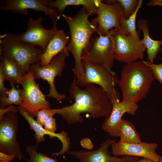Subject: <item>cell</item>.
Segmentation results:
<instances>
[{"mask_svg": "<svg viewBox=\"0 0 162 162\" xmlns=\"http://www.w3.org/2000/svg\"><path fill=\"white\" fill-rule=\"evenodd\" d=\"M11 88L6 96H0V108L3 109L11 105L20 106L22 103L20 96L21 89L16 88L14 83L10 82Z\"/></svg>", "mask_w": 162, "mask_h": 162, "instance_id": "cb8c5ba5", "label": "cell"}, {"mask_svg": "<svg viewBox=\"0 0 162 162\" xmlns=\"http://www.w3.org/2000/svg\"><path fill=\"white\" fill-rule=\"evenodd\" d=\"M42 20L41 16L36 19L30 18L27 22L26 31L22 34L15 35L17 40L34 45L41 49L44 53L58 29L56 22L53 23L51 28L46 29L42 24Z\"/></svg>", "mask_w": 162, "mask_h": 162, "instance_id": "8fae6325", "label": "cell"}, {"mask_svg": "<svg viewBox=\"0 0 162 162\" xmlns=\"http://www.w3.org/2000/svg\"><path fill=\"white\" fill-rule=\"evenodd\" d=\"M110 116L106 118L101 125L102 129L112 137H119L122 117L125 113L134 115L138 108L137 104L122 101L112 104Z\"/></svg>", "mask_w": 162, "mask_h": 162, "instance_id": "2e32d148", "label": "cell"}, {"mask_svg": "<svg viewBox=\"0 0 162 162\" xmlns=\"http://www.w3.org/2000/svg\"><path fill=\"white\" fill-rule=\"evenodd\" d=\"M82 88L79 87L74 77L69 92L75 102L70 105L54 109L56 114L61 116L69 124L83 123L82 113H89L91 118H108L111 113L112 104L102 88L92 83Z\"/></svg>", "mask_w": 162, "mask_h": 162, "instance_id": "6da1fadb", "label": "cell"}, {"mask_svg": "<svg viewBox=\"0 0 162 162\" xmlns=\"http://www.w3.org/2000/svg\"><path fill=\"white\" fill-rule=\"evenodd\" d=\"M44 129L49 132L56 133L57 130V125L55 119L53 116L48 118L45 121L44 125Z\"/></svg>", "mask_w": 162, "mask_h": 162, "instance_id": "f1b7e54d", "label": "cell"}, {"mask_svg": "<svg viewBox=\"0 0 162 162\" xmlns=\"http://www.w3.org/2000/svg\"><path fill=\"white\" fill-rule=\"evenodd\" d=\"M122 7L124 18L128 19L135 12L139 0H114Z\"/></svg>", "mask_w": 162, "mask_h": 162, "instance_id": "484cf974", "label": "cell"}, {"mask_svg": "<svg viewBox=\"0 0 162 162\" xmlns=\"http://www.w3.org/2000/svg\"><path fill=\"white\" fill-rule=\"evenodd\" d=\"M159 162H162V157H161Z\"/></svg>", "mask_w": 162, "mask_h": 162, "instance_id": "e575fe53", "label": "cell"}, {"mask_svg": "<svg viewBox=\"0 0 162 162\" xmlns=\"http://www.w3.org/2000/svg\"><path fill=\"white\" fill-rule=\"evenodd\" d=\"M120 141L126 144H136L141 142L139 135L132 123L122 119L120 127Z\"/></svg>", "mask_w": 162, "mask_h": 162, "instance_id": "7402d4cb", "label": "cell"}, {"mask_svg": "<svg viewBox=\"0 0 162 162\" xmlns=\"http://www.w3.org/2000/svg\"><path fill=\"white\" fill-rule=\"evenodd\" d=\"M62 16L68 25L70 35L66 49L73 56L75 65L73 70L76 80H80L85 72L82 55L88 50L92 35L97 32V26L89 21V16L83 7L73 17L64 14Z\"/></svg>", "mask_w": 162, "mask_h": 162, "instance_id": "7a4b0ae2", "label": "cell"}, {"mask_svg": "<svg viewBox=\"0 0 162 162\" xmlns=\"http://www.w3.org/2000/svg\"><path fill=\"white\" fill-rule=\"evenodd\" d=\"M114 59L112 43L108 34L94 35L88 50L82 55V59L101 65L109 70H112Z\"/></svg>", "mask_w": 162, "mask_h": 162, "instance_id": "7c38bea8", "label": "cell"}, {"mask_svg": "<svg viewBox=\"0 0 162 162\" xmlns=\"http://www.w3.org/2000/svg\"><path fill=\"white\" fill-rule=\"evenodd\" d=\"M104 1L106 3L100 1L97 8L98 16L91 22L96 26L98 35L105 36L112 29H120V20L124 15L122 7L114 0Z\"/></svg>", "mask_w": 162, "mask_h": 162, "instance_id": "30bf717a", "label": "cell"}, {"mask_svg": "<svg viewBox=\"0 0 162 162\" xmlns=\"http://www.w3.org/2000/svg\"><path fill=\"white\" fill-rule=\"evenodd\" d=\"M129 162H155L152 160L146 158H142L137 160H132Z\"/></svg>", "mask_w": 162, "mask_h": 162, "instance_id": "836d02e7", "label": "cell"}, {"mask_svg": "<svg viewBox=\"0 0 162 162\" xmlns=\"http://www.w3.org/2000/svg\"><path fill=\"white\" fill-rule=\"evenodd\" d=\"M14 158L12 155L0 151V162H11Z\"/></svg>", "mask_w": 162, "mask_h": 162, "instance_id": "1f68e13d", "label": "cell"}, {"mask_svg": "<svg viewBox=\"0 0 162 162\" xmlns=\"http://www.w3.org/2000/svg\"><path fill=\"white\" fill-rule=\"evenodd\" d=\"M155 79L143 60L125 64L118 85L122 101L135 104L146 98Z\"/></svg>", "mask_w": 162, "mask_h": 162, "instance_id": "3957f363", "label": "cell"}, {"mask_svg": "<svg viewBox=\"0 0 162 162\" xmlns=\"http://www.w3.org/2000/svg\"><path fill=\"white\" fill-rule=\"evenodd\" d=\"M15 34L8 33L0 36L1 58H8L19 65L22 75L33 64L40 63L43 52L34 45L17 40Z\"/></svg>", "mask_w": 162, "mask_h": 162, "instance_id": "277c9868", "label": "cell"}, {"mask_svg": "<svg viewBox=\"0 0 162 162\" xmlns=\"http://www.w3.org/2000/svg\"><path fill=\"white\" fill-rule=\"evenodd\" d=\"M108 34L115 59L125 64L142 60L146 48L130 34L113 28Z\"/></svg>", "mask_w": 162, "mask_h": 162, "instance_id": "8992f818", "label": "cell"}, {"mask_svg": "<svg viewBox=\"0 0 162 162\" xmlns=\"http://www.w3.org/2000/svg\"><path fill=\"white\" fill-rule=\"evenodd\" d=\"M47 0H4L0 2V10H10L22 15L28 14L27 10L32 9L41 12L48 16L53 22L57 23L61 16L57 10L47 5Z\"/></svg>", "mask_w": 162, "mask_h": 162, "instance_id": "4fadbf2b", "label": "cell"}, {"mask_svg": "<svg viewBox=\"0 0 162 162\" xmlns=\"http://www.w3.org/2000/svg\"><path fill=\"white\" fill-rule=\"evenodd\" d=\"M10 112L17 113L18 112L17 107L14 105H11L4 108H0V121L2 120L6 114Z\"/></svg>", "mask_w": 162, "mask_h": 162, "instance_id": "f546056e", "label": "cell"}, {"mask_svg": "<svg viewBox=\"0 0 162 162\" xmlns=\"http://www.w3.org/2000/svg\"><path fill=\"white\" fill-rule=\"evenodd\" d=\"M143 61L151 68L155 79L158 80L162 85V61L158 64L151 63L148 60Z\"/></svg>", "mask_w": 162, "mask_h": 162, "instance_id": "83f0119b", "label": "cell"}, {"mask_svg": "<svg viewBox=\"0 0 162 162\" xmlns=\"http://www.w3.org/2000/svg\"><path fill=\"white\" fill-rule=\"evenodd\" d=\"M70 39L64 31L58 30L51 40L45 51L42 54L40 64L41 66L48 64L51 59L66 48Z\"/></svg>", "mask_w": 162, "mask_h": 162, "instance_id": "ac0fdd59", "label": "cell"}, {"mask_svg": "<svg viewBox=\"0 0 162 162\" xmlns=\"http://www.w3.org/2000/svg\"><path fill=\"white\" fill-rule=\"evenodd\" d=\"M0 71L5 80L19 84L20 80L23 76L18 64L14 60L8 58H1Z\"/></svg>", "mask_w": 162, "mask_h": 162, "instance_id": "44dd1931", "label": "cell"}, {"mask_svg": "<svg viewBox=\"0 0 162 162\" xmlns=\"http://www.w3.org/2000/svg\"><path fill=\"white\" fill-rule=\"evenodd\" d=\"M100 0H48L47 5L57 10L60 16L66 8L69 5H82L87 10L89 16L97 14V8Z\"/></svg>", "mask_w": 162, "mask_h": 162, "instance_id": "ffe728a7", "label": "cell"}, {"mask_svg": "<svg viewBox=\"0 0 162 162\" xmlns=\"http://www.w3.org/2000/svg\"><path fill=\"white\" fill-rule=\"evenodd\" d=\"M137 26L140 30L143 32V37L140 41V43L146 48L147 54L148 61L154 63L158 53L161 52L162 49V40H156L150 37L147 20L141 19L137 21Z\"/></svg>", "mask_w": 162, "mask_h": 162, "instance_id": "d6986e66", "label": "cell"}, {"mask_svg": "<svg viewBox=\"0 0 162 162\" xmlns=\"http://www.w3.org/2000/svg\"><path fill=\"white\" fill-rule=\"evenodd\" d=\"M5 78L1 71H0V96H6L9 91L4 86Z\"/></svg>", "mask_w": 162, "mask_h": 162, "instance_id": "4dcf8cb0", "label": "cell"}, {"mask_svg": "<svg viewBox=\"0 0 162 162\" xmlns=\"http://www.w3.org/2000/svg\"><path fill=\"white\" fill-rule=\"evenodd\" d=\"M33 73L28 71L21 77L19 82L22 87L20 96L22 101L20 106L23 107L33 118L38 112L44 109H51L50 102L41 92L39 84L35 81Z\"/></svg>", "mask_w": 162, "mask_h": 162, "instance_id": "ba28073f", "label": "cell"}, {"mask_svg": "<svg viewBox=\"0 0 162 162\" xmlns=\"http://www.w3.org/2000/svg\"><path fill=\"white\" fill-rule=\"evenodd\" d=\"M17 107L18 112L27 122L30 129L34 131V137L37 143H38L45 141L44 136L46 135L49 136L50 139L57 137L62 143V149L57 153H53V155L58 156L63 155L68 151L70 144V139L68 137L66 132L62 131L59 133H52L48 132L43 127L41 126L34 119V118L30 116L28 112L25 108L20 106H18Z\"/></svg>", "mask_w": 162, "mask_h": 162, "instance_id": "e0dca14e", "label": "cell"}, {"mask_svg": "<svg viewBox=\"0 0 162 162\" xmlns=\"http://www.w3.org/2000/svg\"><path fill=\"white\" fill-rule=\"evenodd\" d=\"M69 52L66 48L54 57L50 62L45 66H41L40 63L32 65L28 71L32 72L35 79H42L48 83L50 89L49 93L46 95L48 98H53L61 101L67 98L65 95L59 93L55 85L56 77L61 76L65 66V59L69 56Z\"/></svg>", "mask_w": 162, "mask_h": 162, "instance_id": "52a82bcc", "label": "cell"}, {"mask_svg": "<svg viewBox=\"0 0 162 162\" xmlns=\"http://www.w3.org/2000/svg\"><path fill=\"white\" fill-rule=\"evenodd\" d=\"M147 5L148 6L156 5L162 6V0H150L148 1Z\"/></svg>", "mask_w": 162, "mask_h": 162, "instance_id": "d6a6232c", "label": "cell"}, {"mask_svg": "<svg viewBox=\"0 0 162 162\" xmlns=\"http://www.w3.org/2000/svg\"><path fill=\"white\" fill-rule=\"evenodd\" d=\"M82 60L84 74L81 80L76 81L75 80L76 85L80 87H84L90 83L98 85L107 93L112 104L120 101L119 94L115 88L118 85L119 80L115 73L101 65Z\"/></svg>", "mask_w": 162, "mask_h": 162, "instance_id": "5b68a950", "label": "cell"}, {"mask_svg": "<svg viewBox=\"0 0 162 162\" xmlns=\"http://www.w3.org/2000/svg\"><path fill=\"white\" fill-rule=\"evenodd\" d=\"M56 114L54 109H52L51 108L41 109L37 112L36 121L41 126L43 127L48 118L53 116Z\"/></svg>", "mask_w": 162, "mask_h": 162, "instance_id": "4316f807", "label": "cell"}, {"mask_svg": "<svg viewBox=\"0 0 162 162\" xmlns=\"http://www.w3.org/2000/svg\"><path fill=\"white\" fill-rule=\"evenodd\" d=\"M116 142L109 139L102 143L97 150L69 151L68 154L78 159L80 162H129L140 159V157H137L126 156L119 158L112 156L109 148Z\"/></svg>", "mask_w": 162, "mask_h": 162, "instance_id": "5bb4252c", "label": "cell"}, {"mask_svg": "<svg viewBox=\"0 0 162 162\" xmlns=\"http://www.w3.org/2000/svg\"><path fill=\"white\" fill-rule=\"evenodd\" d=\"M38 143L34 145H28L26 147V152L29 155L26 162H60L56 158L53 159L41 152L37 151Z\"/></svg>", "mask_w": 162, "mask_h": 162, "instance_id": "d4e9b609", "label": "cell"}, {"mask_svg": "<svg viewBox=\"0 0 162 162\" xmlns=\"http://www.w3.org/2000/svg\"><path fill=\"white\" fill-rule=\"evenodd\" d=\"M158 145L155 142H141L128 144L120 140L111 146L112 154L115 156H131L149 158L159 162L161 156L156 152Z\"/></svg>", "mask_w": 162, "mask_h": 162, "instance_id": "9a60e30c", "label": "cell"}, {"mask_svg": "<svg viewBox=\"0 0 162 162\" xmlns=\"http://www.w3.org/2000/svg\"><path fill=\"white\" fill-rule=\"evenodd\" d=\"M18 125L17 113L13 112L6 114L0 121V151L25 160L17 138Z\"/></svg>", "mask_w": 162, "mask_h": 162, "instance_id": "9c48e42d", "label": "cell"}, {"mask_svg": "<svg viewBox=\"0 0 162 162\" xmlns=\"http://www.w3.org/2000/svg\"><path fill=\"white\" fill-rule=\"evenodd\" d=\"M143 1L139 0V2L135 12L128 19L124 16L120 20V30L122 31L130 34L137 41H140L139 32L136 29V15L139 9L142 6Z\"/></svg>", "mask_w": 162, "mask_h": 162, "instance_id": "603a6c76", "label": "cell"}]
</instances>
